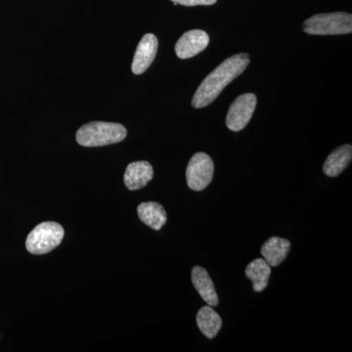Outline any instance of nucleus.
I'll list each match as a JSON object with an SVG mask.
<instances>
[{"label":"nucleus","instance_id":"nucleus-9","mask_svg":"<svg viewBox=\"0 0 352 352\" xmlns=\"http://www.w3.org/2000/svg\"><path fill=\"white\" fill-rule=\"evenodd\" d=\"M154 170L151 164L146 161L134 162L127 166L124 173V184L129 190H139L153 179Z\"/></svg>","mask_w":352,"mask_h":352},{"label":"nucleus","instance_id":"nucleus-4","mask_svg":"<svg viewBox=\"0 0 352 352\" xmlns=\"http://www.w3.org/2000/svg\"><path fill=\"white\" fill-rule=\"evenodd\" d=\"M64 234L63 227L59 223L43 222L29 234L25 241V248L32 254H47L61 244Z\"/></svg>","mask_w":352,"mask_h":352},{"label":"nucleus","instance_id":"nucleus-15","mask_svg":"<svg viewBox=\"0 0 352 352\" xmlns=\"http://www.w3.org/2000/svg\"><path fill=\"white\" fill-rule=\"evenodd\" d=\"M197 325L208 339H214L222 327V320L219 314L207 305L201 307L197 314Z\"/></svg>","mask_w":352,"mask_h":352},{"label":"nucleus","instance_id":"nucleus-6","mask_svg":"<svg viewBox=\"0 0 352 352\" xmlns=\"http://www.w3.org/2000/svg\"><path fill=\"white\" fill-rule=\"evenodd\" d=\"M256 107V96L252 94L241 95L231 104L226 117V126L230 131L244 129L251 120Z\"/></svg>","mask_w":352,"mask_h":352},{"label":"nucleus","instance_id":"nucleus-16","mask_svg":"<svg viewBox=\"0 0 352 352\" xmlns=\"http://www.w3.org/2000/svg\"><path fill=\"white\" fill-rule=\"evenodd\" d=\"M175 6L182 4L184 6H214L217 0H171Z\"/></svg>","mask_w":352,"mask_h":352},{"label":"nucleus","instance_id":"nucleus-12","mask_svg":"<svg viewBox=\"0 0 352 352\" xmlns=\"http://www.w3.org/2000/svg\"><path fill=\"white\" fill-rule=\"evenodd\" d=\"M352 159L351 145L344 144L331 153L323 166V171L330 177H336L342 173Z\"/></svg>","mask_w":352,"mask_h":352},{"label":"nucleus","instance_id":"nucleus-10","mask_svg":"<svg viewBox=\"0 0 352 352\" xmlns=\"http://www.w3.org/2000/svg\"><path fill=\"white\" fill-rule=\"evenodd\" d=\"M192 283L194 288L200 294L201 298L210 307H214L219 305V296L215 291L214 282L208 275V271L201 266H195L191 272Z\"/></svg>","mask_w":352,"mask_h":352},{"label":"nucleus","instance_id":"nucleus-13","mask_svg":"<svg viewBox=\"0 0 352 352\" xmlns=\"http://www.w3.org/2000/svg\"><path fill=\"white\" fill-rule=\"evenodd\" d=\"M138 214L141 221L154 230H160L168 220L163 206L155 201L140 204L138 208Z\"/></svg>","mask_w":352,"mask_h":352},{"label":"nucleus","instance_id":"nucleus-7","mask_svg":"<svg viewBox=\"0 0 352 352\" xmlns=\"http://www.w3.org/2000/svg\"><path fill=\"white\" fill-rule=\"evenodd\" d=\"M210 43V36L201 30L186 32L175 44V53L180 59H189L206 50Z\"/></svg>","mask_w":352,"mask_h":352},{"label":"nucleus","instance_id":"nucleus-3","mask_svg":"<svg viewBox=\"0 0 352 352\" xmlns=\"http://www.w3.org/2000/svg\"><path fill=\"white\" fill-rule=\"evenodd\" d=\"M303 31L314 36L351 34L352 16L344 12L317 14L305 21Z\"/></svg>","mask_w":352,"mask_h":352},{"label":"nucleus","instance_id":"nucleus-8","mask_svg":"<svg viewBox=\"0 0 352 352\" xmlns=\"http://www.w3.org/2000/svg\"><path fill=\"white\" fill-rule=\"evenodd\" d=\"M159 43L156 36L147 34L143 36L136 48L131 69L135 75L145 73L156 58Z\"/></svg>","mask_w":352,"mask_h":352},{"label":"nucleus","instance_id":"nucleus-1","mask_svg":"<svg viewBox=\"0 0 352 352\" xmlns=\"http://www.w3.org/2000/svg\"><path fill=\"white\" fill-rule=\"evenodd\" d=\"M249 64L250 56L245 53L227 58L201 83L194 94L192 106L201 109L212 104L222 90L238 78Z\"/></svg>","mask_w":352,"mask_h":352},{"label":"nucleus","instance_id":"nucleus-14","mask_svg":"<svg viewBox=\"0 0 352 352\" xmlns=\"http://www.w3.org/2000/svg\"><path fill=\"white\" fill-rule=\"evenodd\" d=\"M245 276L252 282V289L261 293L267 287L271 275L270 265L263 258H256L245 267Z\"/></svg>","mask_w":352,"mask_h":352},{"label":"nucleus","instance_id":"nucleus-2","mask_svg":"<svg viewBox=\"0 0 352 352\" xmlns=\"http://www.w3.org/2000/svg\"><path fill=\"white\" fill-rule=\"evenodd\" d=\"M126 127L122 124L92 122L80 127L76 138L83 147H101L120 142L126 138Z\"/></svg>","mask_w":352,"mask_h":352},{"label":"nucleus","instance_id":"nucleus-5","mask_svg":"<svg viewBox=\"0 0 352 352\" xmlns=\"http://www.w3.org/2000/svg\"><path fill=\"white\" fill-rule=\"evenodd\" d=\"M214 164L212 157L203 152L197 153L189 161L186 170L187 184L194 191L207 188L214 177Z\"/></svg>","mask_w":352,"mask_h":352},{"label":"nucleus","instance_id":"nucleus-11","mask_svg":"<svg viewBox=\"0 0 352 352\" xmlns=\"http://www.w3.org/2000/svg\"><path fill=\"white\" fill-rule=\"evenodd\" d=\"M291 250V243L287 239L279 237H271L261 247V252L264 261L270 266L280 265Z\"/></svg>","mask_w":352,"mask_h":352}]
</instances>
